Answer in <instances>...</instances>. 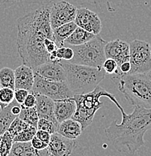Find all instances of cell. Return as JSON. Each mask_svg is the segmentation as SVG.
I'll list each match as a JSON object with an SVG mask.
<instances>
[{"label":"cell","instance_id":"obj_1","mask_svg":"<svg viewBox=\"0 0 151 156\" xmlns=\"http://www.w3.org/2000/svg\"><path fill=\"white\" fill-rule=\"evenodd\" d=\"M52 5L50 2L41 6L17 20V52L23 64L32 69L50 62L45 41L46 38L53 39L50 21Z\"/></svg>","mask_w":151,"mask_h":156},{"label":"cell","instance_id":"obj_2","mask_svg":"<svg viewBox=\"0 0 151 156\" xmlns=\"http://www.w3.org/2000/svg\"><path fill=\"white\" fill-rule=\"evenodd\" d=\"M110 100L121 112L122 121L120 123L115 120L112 122L105 128V136L117 151L134 155L144 145V134L151 128V108L134 107L132 113L127 114L115 95Z\"/></svg>","mask_w":151,"mask_h":156},{"label":"cell","instance_id":"obj_3","mask_svg":"<svg viewBox=\"0 0 151 156\" xmlns=\"http://www.w3.org/2000/svg\"><path fill=\"white\" fill-rule=\"evenodd\" d=\"M129 105L151 108V80L147 74L111 75Z\"/></svg>","mask_w":151,"mask_h":156},{"label":"cell","instance_id":"obj_4","mask_svg":"<svg viewBox=\"0 0 151 156\" xmlns=\"http://www.w3.org/2000/svg\"><path fill=\"white\" fill-rule=\"evenodd\" d=\"M59 62L66 71L68 87L74 95L92 92L106 75L102 68L74 64L64 60H60Z\"/></svg>","mask_w":151,"mask_h":156},{"label":"cell","instance_id":"obj_5","mask_svg":"<svg viewBox=\"0 0 151 156\" xmlns=\"http://www.w3.org/2000/svg\"><path fill=\"white\" fill-rule=\"evenodd\" d=\"M111 95L99 85L88 93L74 94L71 98L75 102L76 110L71 119L79 122L84 131L92 122L95 113L103 106L100 98H109Z\"/></svg>","mask_w":151,"mask_h":156},{"label":"cell","instance_id":"obj_6","mask_svg":"<svg viewBox=\"0 0 151 156\" xmlns=\"http://www.w3.org/2000/svg\"><path fill=\"white\" fill-rule=\"evenodd\" d=\"M107 41L99 35L92 40L78 46H69L74 50V57L69 62L94 68H102L106 59L105 47Z\"/></svg>","mask_w":151,"mask_h":156},{"label":"cell","instance_id":"obj_7","mask_svg":"<svg viewBox=\"0 0 151 156\" xmlns=\"http://www.w3.org/2000/svg\"><path fill=\"white\" fill-rule=\"evenodd\" d=\"M129 74H147L151 71L150 44L145 41H132L129 44Z\"/></svg>","mask_w":151,"mask_h":156},{"label":"cell","instance_id":"obj_8","mask_svg":"<svg viewBox=\"0 0 151 156\" xmlns=\"http://www.w3.org/2000/svg\"><path fill=\"white\" fill-rule=\"evenodd\" d=\"M31 93L34 95H43L53 101L69 98L74 94L68 87L66 81L56 82L45 80L34 73V83Z\"/></svg>","mask_w":151,"mask_h":156},{"label":"cell","instance_id":"obj_9","mask_svg":"<svg viewBox=\"0 0 151 156\" xmlns=\"http://www.w3.org/2000/svg\"><path fill=\"white\" fill-rule=\"evenodd\" d=\"M77 9L69 2H58L52 5L50 11V21L52 29L74 21Z\"/></svg>","mask_w":151,"mask_h":156},{"label":"cell","instance_id":"obj_10","mask_svg":"<svg viewBox=\"0 0 151 156\" xmlns=\"http://www.w3.org/2000/svg\"><path fill=\"white\" fill-rule=\"evenodd\" d=\"M74 22L77 27L94 35H99L102 30V22L98 14L86 8L77 10Z\"/></svg>","mask_w":151,"mask_h":156},{"label":"cell","instance_id":"obj_11","mask_svg":"<svg viewBox=\"0 0 151 156\" xmlns=\"http://www.w3.org/2000/svg\"><path fill=\"white\" fill-rule=\"evenodd\" d=\"M77 143L74 140H70L57 132L50 136L48 149L50 156H70L75 149Z\"/></svg>","mask_w":151,"mask_h":156},{"label":"cell","instance_id":"obj_12","mask_svg":"<svg viewBox=\"0 0 151 156\" xmlns=\"http://www.w3.org/2000/svg\"><path fill=\"white\" fill-rule=\"evenodd\" d=\"M105 53L106 58L114 59L120 66L122 63L129 61V44L120 39L107 42Z\"/></svg>","mask_w":151,"mask_h":156},{"label":"cell","instance_id":"obj_13","mask_svg":"<svg viewBox=\"0 0 151 156\" xmlns=\"http://www.w3.org/2000/svg\"><path fill=\"white\" fill-rule=\"evenodd\" d=\"M34 73L50 81L64 82L66 81V74L59 61L44 63L33 69Z\"/></svg>","mask_w":151,"mask_h":156},{"label":"cell","instance_id":"obj_14","mask_svg":"<svg viewBox=\"0 0 151 156\" xmlns=\"http://www.w3.org/2000/svg\"><path fill=\"white\" fill-rule=\"evenodd\" d=\"M36 97V107L39 119H45L54 122L56 126L59 123L56 121L54 115V101L50 98L43 95H35Z\"/></svg>","mask_w":151,"mask_h":156},{"label":"cell","instance_id":"obj_15","mask_svg":"<svg viewBox=\"0 0 151 156\" xmlns=\"http://www.w3.org/2000/svg\"><path fill=\"white\" fill-rule=\"evenodd\" d=\"M15 89H23L31 92L34 83V71L32 68L21 65L14 70Z\"/></svg>","mask_w":151,"mask_h":156},{"label":"cell","instance_id":"obj_16","mask_svg":"<svg viewBox=\"0 0 151 156\" xmlns=\"http://www.w3.org/2000/svg\"><path fill=\"white\" fill-rule=\"evenodd\" d=\"M76 110V104L71 98L54 101V115L58 123L71 119Z\"/></svg>","mask_w":151,"mask_h":156},{"label":"cell","instance_id":"obj_17","mask_svg":"<svg viewBox=\"0 0 151 156\" xmlns=\"http://www.w3.org/2000/svg\"><path fill=\"white\" fill-rule=\"evenodd\" d=\"M8 156H50L48 149L37 150L31 145L30 142H14Z\"/></svg>","mask_w":151,"mask_h":156},{"label":"cell","instance_id":"obj_18","mask_svg":"<svg viewBox=\"0 0 151 156\" xmlns=\"http://www.w3.org/2000/svg\"><path fill=\"white\" fill-rule=\"evenodd\" d=\"M82 131L81 123L71 118L59 123L56 132L70 140H76L81 135Z\"/></svg>","mask_w":151,"mask_h":156},{"label":"cell","instance_id":"obj_19","mask_svg":"<svg viewBox=\"0 0 151 156\" xmlns=\"http://www.w3.org/2000/svg\"><path fill=\"white\" fill-rule=\"evenodd\" d=\"M77 27L74 21L68 23L63 24L59 27L53 29V40L57 44L58 48L64 46V41L66 40L71 33L74 31V29Z\"/></svg>","mask_w":151,"mask_h":156},{"label":"cell","instance_id":"obj_20","mask_svg":"<svg viewBox=\"0 0 151 156\" xmlns=\"http://www.w3.org/2000/svg\"><path fill=\"white\" fill-rule=\"evenodd\" d=\"M95 35H94L86 31L85 29L77 27L71 34L70 36L65 41L64 44L71 45V46H78V45L84 44L92 40Z\"/></svg>","mask_w":151,"mask_h":156},{"label":"cell","instance_id":"obj_21","mask_svg":"<svg viewBox=\"0 0 151 156\" xmlns=\"http://www.w3.org/2000/svg\"><path fill=\"white\" fill-rule=\"evenodd\" d=\"M13 101L7 107L1 109V110H0V136L2 135L5 132L8 131L11 122L14 121L16 117H17L13 114L12 112H11Z\"/></svg>","mask_w":151,"mask_h":156},{"label":"cell","instance_id":"obj_22","mask_svg":"<svg viewBox=\"0 0 151 156\" xmlns=\"http://www.w3.org/2000/svg\"><path fill=\"white\" fill-rule=\"evenodd\" d=\"M0 84L1 87L15 89V77L14 70L5 67L0 70Z\"/></svg>","mask_w":151,"mask_h":156},{"label":"cell","instance_id":"obj_23","mask_svg":"<svg viewBox=\"0 0 151 156\" xmlns=\"http://www.w3.org/2000/svg\"><path fill=\"white\" fill-rule=\"evenodd\" d=\"M18 117L20 119L23 120L24 122L30 124V126L37 128V124H38L39 117H38L35 106L30 107V108L21 107V111Z\"/></svg>","mask_w":151,"mask_h":156},{"label":"cell","instance_id":"obj_24","mask_svg":"<svg viewBox=\"0 0 151 156\" xmlns=\"http://www.w3.org/2000/svg\"><path fill=\"white\" fill-rule=\"evenodd\" d=\"M14 141L12 136L9 131H6L2 135L1 143H0V156H8L10 153Z\"/></svg>","mask_w":151,"mask_h":156},{"label":"cell","instance_id":"obj_25","mask_svg":"<svg viewBox=\"0 0 151 156\" xmlns=\"http://www.w3.org/2000/svg\"><path fill=\"white\" fill-rule=\"evenodd\" d=\"M30 126V124H28L27 122H24L23 120L20 119L17 116L14 119V121L11 122L9 129H8V131H9V134H11V136H12V138L14 139V136L17 135L19 133H20L21 131H23V130L28 128Z\"/></svg>","mask_w":151,"mask_h":156},{"label":"cell","instance_id":"obj_26","mask_svg":"<svg viewBox=\"0 0 151 156\" xmlns=\"http://www.w3.org/2000/svg\"><path fill=\"white\" fill-rule=\"evenodd\" d=\"M37 131V128L30 126L28 128L23 130L19 133L17 135H16L13 139L14 142H20V143H27L30 142L32 138L35 135V133Z\"/></svg>","mask_w":151,"mask_h":156},{"label":"cell","instance_id":"obj_27","mask_svg":"<svg viewBox=\"0 0 151 156\" xmlns=\"http://www.w3.org/2000/svg\"><path fill=\"white\" fill-rule=\"evenodd\" d=\"M102 68L105 71L106 74L109 75H121L120 72L119 66L114 59L106 58L102 65Z\"/></svg>","mask_w":151,"mask_h":156},{"label":"cell","instance_id":"obj_28","mask_svg":"<svg viewBox=\"0 0 151 156\" xmlns=\"http://www.w3.org/2000/svg\"><path fill=\"white\" fill-rule=\"evenodd\" d=\"M57 128L58 126H56L54 122L45 119H39L37 124V130L48 131L50 134L56 133Z\"/></svg>","mask_w":151,"mask_h":156},{"label":"cell","instance_id":"obj_29","mask_svg":"<svg viewBox=\"0 0 151 156\" xmlns=\"http://www.w3.org/2000/svg\"><path fill=\"white\" fill-rule=\"evenodd\" d=\"M14 100V90L10 88L1 87L0 89V101L5 105H10Z\"/></svg>","mask_w":151,"mask_h":156},{"label":"cell","instance_id":"obj_30","mask_svg":"<svg viewBox=\"0 0 151 156\" xmlns=\"http://www.w3.org/2000/svg\"><path fill=\"white\" fill-rule=\"evenodd\" d=\"M30 92L23 89H14V100L18 104H21L24 101L25 98H27Z\"/></svg>","mask_w":151,"mask_h":156},{"label":"cell","instance_id":"obj_31","mask_svg":"<svg viewBox=\"0 0 151 156\" xmlns=\"http://www.w3.org/2000/svg\"><path fill=\"white\" fill-rule=\"evenodd\" d=\"M35 104H36V97H35V95L30 92L25 98L24 101L20 105V107H25V108H30V107H35Z\"/></svg>","mask_w":151,"mask_h":156},{"label":"cell","instance_id":"obj_32","mask_svg":"<svg viewBox=\"0 0 151 156\" xmlns=\"http://www.w3.org/2000/svg\"><path fill=\"white\" fill-rule=\"evenodd\" d=\"M31 145L34 149H37V150H43V149H47L48 144L46 143L43 142L42 140H41L40 139H38L36 136H34L32 139V140L30 141Z\"/></svg>","mask_w":151,"mask_h":156},{"label":"cell","instance_id":"obj_33","mask_svg":"<svg viewBox=\"0 0 151 156\" xmlns=\"http://www.w3.org/2000/svg\"><path fill=\"white\" fill-rule=\"evenodd\" d=\"M45 47L48 53L50 54L52 52L55 51L58 48L57 44L53 39L46 38L45 41Z\"/></svg>","mask_w":151,"mask_h":156},{"label":"cell","instance_id":"obj_34","mask_svg":"<svg viewBox=\"0 0 151 156\" xmlns=\"http://www.w3.org/2000/svg\"><path fill=\"white\" fill-rule=\"evenodd\" d=\"M35 136H36V137H38V139H40L41 140L43 141V142L48 144L50 142L51 134H50L49 132H48V131H42V130H37Z\"/></svg>","mask_w":151,"mask_h":156},{"label":"cell","instance_id":"obj_35","mask_svg":"<svg viewBox=\"0 0 151 156\" xmlns=\"http://www.w3.org/2000/svg\"><path fill=\"white\" fill-rule=\"evenodd\" d=\"M74 57V50L71 48L69 47H64V50H63V60L67 62H70Z\"/></svg>","mask_w":151,"mask_h":156},{"label":"cell","instance_id":"obj_36","mask_svg":"<svg viewBox=\"0 0 151 156\" xmlns=\"http://www.w3.org/2000/svg\"><path fill=\"white\" fill-rule=\"evenodd\" d=\"M119 69L121 75L129 74V71L131 70V65L129 61L122 63L120 66H119Z\"/></svg>","mask_w":151,"mask_h":156},{"label":"cell","instance_id":"obj_37","mask_svg":"<svg viewBox=\"0 0 151 156\" xmlns=\"http://www.w3.org/2000/svg\"><path fill=\"white\" fill-rule=\"evenodd\" d=\"M8 105H4V104L3 103H2L1 101H0V108L1 109H3V108H5V107H7Z\"/></svg>","mask_w":151,"mask_h":156},{"label":"cell","instance_id":"obj_38","mask_svg":"<svg viewBox=\"0 0 151 156\" xmlns=\"http://www.w3.org/2000/svg\"><path fill=\"white\" fill-rule=\"evenodd\" d=\"M147 76H148V77H149V78H150V79L151 80V71H149V72H148V73H147Z\"/></svg>","mask_w":151,"mask_h":156},{"label":"cell","instance_id":"obj_39","mask_svg":"<svg viewBox=\"0 0 151 156\" xmlns=\"http://www.w3.org/2000/svg\"><path fill=\"white\" fill-rule=\"evenodd\" d=\"M1 139H2V136H0V143H1Z\"/></svg>","mask_w":151,"mask_h":156},{"label":"cell","instance_id":"obj_40","mask_svg":"<svg viewBox=\"0 0 151 156\" xmlns=\"http://www.w3.org/2000/svg\"><path fill=\"white\" fill-rule=\"evenodd\" d=\"M150 50H151V42H150Z\"/></svg>","mask_w":151,"mask_h":156},{"label":"cell","instance_id":"obj_41","mask_svg":"<svg viewBox=\"0 0 151 156\" xmlns=\"http://www.w3.org/2000/svg\"><path fill=\"white\" fill-rule=\"evenodd\" d=\"M0 89H1V84H0Z\"/></svg>","mask_w":151,"mask_h":156}]
</instances>
